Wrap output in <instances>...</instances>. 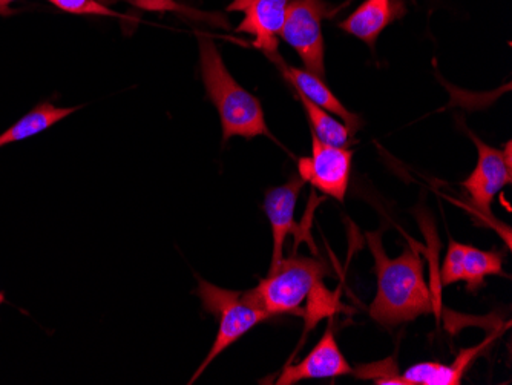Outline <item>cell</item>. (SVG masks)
<instances>
[{
  "label": "cell",
  "mask_w": 512,
  "mask_h": 385,
  "mask_svg": "<svg viewBox=\"0 0 512 385\" xmlns=\"http://www.w3.org/2000/svg\"><path fill=\"white\" fill-rule=\"evenodd\" d=\"M367 241L378 277V292L368 309L371 318L382 326L394 327L436 312L433 293L425 283L421 255L405 251L391 260L385 254L381 235L367 234Z\"/></svg>",
  "instance_id": "6da1fadb"
},
{
  "label": "cell",
  "mask_w": 512,
  "mask_h": 385,
  "mask_svg": "<svg viewBox=\"0 0 512 385\" xmlns=\"http://www.w3.org/2000/svg\"><path fill=\"white\" fill-rule=\"evenodd\" d=\"M198 48L201 79L207 96L220 116L223 142L226 143L232 137L250 140L260 135L273 139L260 100L246 91L230 74L214 40L200 34Z\"/></svg>",
  "instance_id": "7a4b0ae2"
},
{
  "label": "cell",
  "mask_w": 512,
  "mask_h": 385,
  "mask_svg": "<svg viewBox=\"0 0 512 385\" xmlns=\"http://www.w3.org/2000/svg\"><path fill=\"white\" fill-rule=\"evenodd\" d=\"M329 274L325 261L309 257H290L270 267L269 275L244 297L272 318L286 313H301L302 301L321 287Z\"/></svg>",
  "instance_id": "3957f363"
},
{
  "label": "cell",
  "mask_w": 512,
  "mask_h": 385,
  "mask_svg": "<svg viewBox=\"0 0 512 385\" xmlns=\"http://www.w3.org/2000/svg\"><path fill=\"white\" fill-rule=\"evenodd\" d=\"M197 280L198 287L195 293L200 298L203 309L217 318L218 332L214 346L207 353L206 359L198 367L189 384L200 378L201 373L209 367V364H212L224 350L237 343L241 336L246 335L253 327L270 318L264 310L258 309L255 304L250 303L244 297V293L221 289L200 277Z\"/></svg>",
  "instance_id": "277c9868"
},
{
  "label": "cell",
  "mask_w": 512,
  "mask_h": 385,
  "mask_svg": "<svg viewBox=\"0 0 512 385\" xmlns=\"http://www.w3.org/2000/svg\"><path fill=\"white\" fill-rule=\"evenodd\" d=\"M330 16L332 8L325 0H293L279 31V39L290 45L301 57L306 70L319 79L325 77L322 20Z\"/></svg>",
  "instance_id": "5b68a950"
},
{
  "label": "cell",
  "mask_w": 512,
  "mask_h": 385,
  "mask_svg": "<svg viewBox=\"0 0 512 385\" xmlns=\"http://www.w3.org/2000/svg\"><path fill=\"white\" fill-rule=\"evenodd\" d=\"M477 148V165L462 186L470 197L471 206L480 217L493 220L494 197L511 183V142L506 143L505 151L486 145L479 137L471 134Z\"/></svg>",
  "instance_id": "8992f818"
},
{
  "label": "cell",
  "mask_w": 512,
  "mask_h": 385,
  "mask_svg": "<svg viewBox=\"0 0 512 385\" xmlns=\"http://www.w3.org/2000/svg\"><path fill=\"white\" fill-rule=\"evenodd\" d=\"M352 158L350 149L325 145L312 134V157L299 158V177L322 194L344 201L352 175Z\"/></svg>",
  "instance_id": "52a82bcc"
},
{
  "label": "cell",
  "mask_w": 512,
  "mask_h": 385,
  "mask_svg": "<svg viewBox=\"0 0 512 385\" xmlns=\"http://www.w3.org/2000/svg\"><path fill=\"white\" fill-rule=\"evenodd\" d=\"M293 0H234L227 11H238L244 17L238 33L250 34L253 45L270 60L279 56V31L286 19L287 7Z\"/></svg>",
  "instance_id": "ba28073f"
},
{
  "label": "cell",
  "mask_w": 512,
  "mask_h": 385,
  "mask_svg": "<svg viewBox=\"0 0 512 385\" xmlns=\"http://www.w3.org/2000/svg\"><path fill=\"white\" fill-rule=\"evenodd\" d=\"M503 275V252L482 251L470 244L450 241L444 264L440 269V284L450 286L465 281L471 292L485 283L486 277Z\"/></svg>",
  "instance_id": "9c48e42d"
},
{
  "label": "cell",
  "mask_w": 512,
  "mask_h": 385,
  "mask_svg": "<svg viewBox=\"0 0 512 385\" xmlns=\"http://www.w3.org/2000/svg\"><path fill=\"white\" fill-rule=\"evenodd\" d=\"M353 369L336 343L333 324L325 329L324 335L319 339L315 349L302 359L299 364L287 366L276 379V385H292L306 379L338 378V376L352 375Z\"/></svg>",
  "instance_id": "30bf717a"
},
{
  "label": "cell",
  "mask_w": 512,
  "mask_h": 385,
  "mask_svg": "<svg viewBox=\"0 0 512 385\" xmlns=\"http://www.w3.org/2000/svg\"><path fill=\"white\" fill-rule=\"evenodd\" d=\"M304 180L292 177L286 185L269 189L264 198V212L272 226L273 252L270 267H275L283 260L284 243L287 235L296 234L298 226L295 223V209L301 194Z\"/></svg>",
  "instance_id": "8fae6325"
},
{
  "label": "cell",
  "mask_w": 512,
  "mask_h": 385,
  "mask_svg": "<svg viewBox=\"0 0 512 385\" xmlns=\"http://www.w3.org/2000/svg\"><path fill=\"white\" fill-rule=\"evenodd\" d=\"M272 62L279 66V70L283 73L284 79L293 86L295 93L309 99L319 108L329 112L332 116H338L339 119L347 126L350 134L356 135V132L362 128L361 117L356 116L353 112L348 111L341 100L332 93V89L325 85L324 79H319L315 74L309 73L307 70H299L295 66L287 65L281 56L273 57Z\"/></svg>",
  "instance_id": "7c38bea8"
},
{
  "label": "cell",
  "mask_w": 512,
  "mask_h": 385,
  "mask_svg": "<svg viewBox=\"0 0 512 385\" xmlns=\"http://www.w3.org/2000/svg\"><path fill=\"white\" fill-rule=\"evenodd\" d=\"M405 11L407 8L402 0H365L339 27L367 43L373 50L382 31L394 20L404 17Z\"/></svg>",
  "instance_id": "4fadbf2b"
},
{
  "label": "cell",
  "mask_w": 512,
  "mask_h": 385,
  "mask_svg": "<svg viewBox=\"0 0 512 385\" xmlns=\"http://www.w3.org/2000/svg\"><path fill=\"white\" fill-rule=\"evenodd\" d=\"M490 343H493L491 336L479 346L462 350L451 366H445V364H439V362L414 364L410 369L405 370V373L399 375V382H401V385H459L471 362Z\"/></svg>",
  "instance_id": "5bb4252c"
},
{
  "label": "cell",
  "mask_w": 512,
  "mask_h": 385,
  "mask_svg": "<svg viewBox=\"0 0 512 385\" xmlns=\"http://www.w3.org/2000/svg\"><path fill=\"white\" fill-rule=\"evenodd\" d=\"M79 108H59L53 103H40L36 108L31 109L27 116H23L19 122L14 123L11 128L0 134V148L11 145V143L27 140L33 135L40 134L45 129L59 123L76 112Z\"/></svg>",
  "instance_id": "9a60e30c"
},
{
  "label": "cell",
  "mask_w": 512,
  "mask_h": 385,
  "mask_svg": "<svg viewBox=\"0 0 512 385\" xmlns=\"http://www.w3.org/2000/svg\"><path fill=\"white\" fill-rule=\"evenodd\" d=\"M296 96L306 109L307 117L312 125V134L316 135L319 142L325 143V145L339 146V148H347L352 143L353 135L350 134L344 123L338 122L332 114L319 108L301 94L296 93Z\"/></svg>",
  "instance_id": "2e32d148"
},
{
  "label": "cell",
  "mask_w": 512,
  "mask_h": 385,
  "mask_svg": "<svg viewBox=\"0 0 512 385\" xmlns=\"http://www.w3.org/2000/svg\"><path fill=\"white\" fill-rule=\"evenodd\" d=\"M54 7L71 14H86V16L119 17L111 8L106 7L100 0H50Z\"/></svg>",
  "instance_id": "e0dca14e"
},
{
  "label": "cell",
  "mask_w": 512,
  "mask_h": 385,
  "mask_svg": "<svg viewBox=\"0 0 512 385\" xmlns=\"http://www.w3.org/2000/svg\"><path fill=\"white\" fill-rule=\"evenodd\" d=\"M16 2V0H0V14L2 16H7V14H11L10 5Z\"/></svg>",
  "instance_id": "ac0fdd59"
},
{
  "label": "cell",
  "mask_w": 512,
  "mask_h": 385,
  "mask_svg": "<svg viewBox=\"0 0 512 385\" xmlns=\"http://www.w3.org/2000/svg\"><path fill=\"white\" fill-rule=\"evenodd\" d=\"M103 2H119V0H103ZM126 2H134V4L142 5L145 0H126Z\"/></svg>",
  "instance_id": "d6986e66"
},
{
  "label": "cell",
  "mask_w": 512,
  "mask_h": 385,
  "mask_svg": "<svg viewBox=\"0 0 512 385\" xmlns=\"http://www.w3.org/2000/svg\"><path fill=\"white\" fill-rule=\"evenodd\" d=\"M5 303V293L0 290V306Z\"/></svg>",
  "instance_id": "ffe728a7"
}]
</instances>
